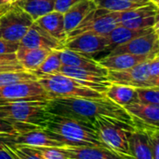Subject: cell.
Returning a JSON list of instances; mask_svg holds the SVG:
<instances>
[{"instance_id":"cell-1","label":"cell","mask_w":159,"mask_h":159,"mask_svg":"<svg viewBox=\"0 0 159 159\" xmlns=\"http://www.w3.org/2000/svg\"><path fill=\"white\" fill-rule=\"evenodd\" d=\"M48 111L51 114L70 117L93 124L100 116L117 119L133 126L132 116L126 110L103 97L100 98L87 97H57L48 101ZM134 127V126H133Z\"/></svg>"},{"instance_id":"cell-2","label":"cell","mask_w":159,"mask_h":159,"mask_svg":"<svg viewBox=\"0 0 159 159\" xmlns=\"http://www.w3.org/2000/svg\"><path fill=\"white\" fill-rule=\"evenodd\" d=\"M45 129L65 146H102L106 147L91 123L51 114Z\"/></svg>"},{"instance_id":"cell-3","label":"cell","mask_w":159,"mask_h":159,"mask_svg":"<svg viewBox=\"0 0 159 159\" xmlns=\"http://www.w3.org/2000/svg\"><path fill=\"white\" fill-rule=\"evenodd\" d=\"M37 78L50 99L57 97L100 98L105 97V95L91 89L86 82L62 73L37 75Z\"/></svg>"},{"instance_id":"cell-4","label":"cell","mask_w":159,"mask_h":159,"mask_svg":"<svg viewBox=\"0 0 159 159\" xmlns=\"http://www.w3.org/2000/svg\"><path fill=\"white\" fill-rule=\"evenodd\" d=\"M93 126L102 142L109 149L119 154L129 155V139L135 127L126 122L100 116L93 122Z\"/></svg>"},{"instance_id":"cell-5","label":"cell","mask_w":159,"mask_h":159,"mask_svg":"<svg viewBox=\"0 0 159 159\" xmlns=\"http://www.w3.org/2000/svg\"><path fill=\"white\" fill-rule=\"evenodd\" d=\"M0 110L7 118L18 123L45 128L51 115L48 101H19L0 104Z\"/></svg>"},{"instance_id":"cell-6","label":"cell","mask_w":159,"mask_h":159,"mask_svg":"<svg viewBox=\"0 0 159 159\" xmlns=\"http://www.w3.org/2000/svg\"><path fill=\"white\" fill-rule=\"evenodd\" d=\"M34 22V19L26 11L17 5L11 4L0 16V37L20 42Z\"/></svg>"},{"instance_id":"cell-7","label":"cell","mask_w":159,"mask_h":159,"mask_svg":"<svg viewBox=\"0 0 159 159\" xmlns=\"http://www.w3.org/2000/svg\"><path fill=\"white\" fill-rule=\"evenodd\" d=\"M50 97L38 81L0 86V104L19 101H48Z\"/></svg>"},{"instance_id":"cell-8","label":"cell","mask_w":159,"mask_h":159,"mask_svg":"<svg viewBox=\"0 0 159 159\" xmlns=\"http://www.w3.org/2000/svg\"><path fill=\"white\" fill-rule=\"evenodd\" d=\"M117 25L116 12L96 7L67 35L66 40L86 32L107 36Z\"/></svg>"},{"instance_id":"cell-9","label":"cell","mask_w":159,"mask_h":159,"mask_svg":"<svg viewBox=\"0 0 159 159\" xmlns=\"http://www.w3.org/2000/svg\"><path fill=\"white\" fill-rule=\"evenodd\" d=\"M118 24L132 29H147L158 23V7L153 3L143 7L116 12Z\"/></svg>"},{"instance_id":"cell-10","label":"cell","mask_w":159,"mask_h":159,"mask_svg":"<svg viewBox=\"0 0 159 159\" xmlns=\"http://www.w3.org/2000/svg\"><path fill=\"white\" fill-rule=\"evenodd\" d=\"M64 48L81 53L89 58L101 52H111L109 40L106 36L86 32L77 35L64 42Z\"/></svg>"},{"instance_id":"cell-11","label":"cell","mask_w":159,"mask_h":159,"mask_svg":"<svg viewBox=\"0 0 159 159\" xmlns=\"http://www.w3.org/2000/svg\"><path fill=\"white\" fill-rule=\"evenodd\" d=\"M159 35L158 30L153 29L147 34L135 37L124 44L116 46L107 55L130 53L134 55H151L158 53Z\"/></svg>"},{"instance_id":"cell-12","label":"cell","mask_w":159,"mask_h":159,"mask_svg":"<svg viewBox=\"0 0 159 159\" xmlns=\"http://www.w3.org/2000/svg\"><path fill=\"white\" fill-rule=\"evenodd\" d=\"M147 61H144L131 68L122 71L108 70L107 79L110 82L124 84L134 88L141 87H155L157 85L149 76Z\"/></svg>"},{"instance_id":"cell-13","label":"cell","mask_w":159,"mask_h":159,"mask_svg":"<svg viewBox=\"0 0 159 159\" xmlns=\"http://www.w3.org/2000/svg\"><path fill=\"white\" fill-rule=\"evenodd\" d=\"M68 159H133L102 146H63L59 147Z\"/></svg>"},{"instance_id":"cell-14","label":"cell","mask_w":159,"mask_h":159,"mask_svg":"<svg viewBox=\"0 0 159 159\" xmlns=\"http://www.w3.org/2000/svg\"><path fill=\"white\" fill-rule=\"evenodd\" d=\"M20 45L25 48L47 49L50 51H61L64 49V45L61 41L50 36L34 22L20 39Z\"/></svg>"},{"instance_id":"cell-15","label":"cell","mask_w":159,"mask_h":159,"mask_svg":"<svg viewBox=\"0 0 159 159\" xmlns=\"http://www.w3.org/2000/svg\"><path fill=\"white\" fill-rule=\"evenodd\" d=\"M60 73H62L68 77L74 78L75 80L81 81L86 82L91 89L105 95L106 90L108 89L110 85V82L108 81L106 76H103L102 74H99L97 72L67 67V66H61Z\"/></svg>"},{"instance_id":"cell-16","label":"cell","mask_w":159,"mask_h":159,"mask_svg":"<svg viewBox=\"0 0 159 159\" xmlns=\"http://www.w3.org/2000/svg\"><path fill=\"white\" fill-rule=\"evenodd\" d=\"M60 57L62 66L86 69L93 72H97L103 76H107L108 70L98 63L97 60L93 58H89L81 53L68 50L66 48L60 51Z\"/></svg>"},{"instance_id":"cell-17","label":"cell","mask_w":159,"mask_h":159,"mask_svg":"<svg viewBox=\"0 0 159 159\" xmlns=\"http://www.w3.org/2000/svg\"><path fill=\"white\" fill-rule=\"evenodd\" d=\"M152 57L153 56L151 55H134L130 53H119L106 55L97 61L100 64V66L106 68L107 70L122 71L131 68Z\"/></svg>"},{"instance_id":"cell-18","label":"cell","mask_w":159,"mask_h":159,"mask_svg":"<svg viewBox=\"0 0 159 159\" xmlns=\"http://www.w3.org/2000/svg\"><path fill=\"white\" fill-rule=\"evenodd\" d=\"M16 144L25 145L29 147H63V143L55 140L45 128L33 129L20 133L16 136Z\"/></svg>"},{"instance_id":"cell-19","label":"cell","mask_w":159,"mask_h":159,"mask_svg":"<svg viewBox=\"0 0 159 159\" xmlns=\"http://www.w3.org/2000/svg\"><path fill=\"white\" fill-rule=\"evenodd\" d=\"M34 22L42 29H44L47 33H48L50 36L61 41L64 45V42L67 38V34L64 29V21L62 13L53 10L36 19Z\"/></svg>"},{"instance_id":"cell-20","label":"cell","mask_w":159,"mask_h":159,"mask_svg":"<svg viewBox=\"0 0 159 159\" xmlns=\"http://www.w3.org/2000/svg\"><path fill=\"white\" fill-rule=\"evenodd\" d=\"M94 8L96 6L92 0H80L64 12L63 21L66 34L68 35L73 31Z\"/></svg>"},{"instance_id":"cell-21","label":"cell","mask_w":159,"mask_h":159,"mask_svg":"<svg viewBox=\"0 0 159 159\" xmlns=\"http://www.w3.org/2000/svg\"><path fill=\"white\" fill-rule=\"evenodd\" d=\"M50 52V50L47 49L25 48L20 45L18 51L16 52V56L25 70L33 72L38 69Z\"/></svg>"},{"instance_id":"cell-22","label":"cell","mask_w":159,"mask_h":159,"mask_svg":"<svg viewBox=\"0 0 159 159\" xmlns=\"http://www.w3.org/2000/svg\"><path fill=\"white\" fill-rule=\"evenodd\" d=\"M123 108L128 113L138 120L154 127H158L159 105L135 102L126 105Z\"/></svg>"},{"instance_id":"cell-23","label":"cell","mask_w":159,"mask_h":159,"mask_svg":"<svg viewBox=\"0 0 159 159\" xmlns=\"http://www.w3.org/2000/svg\"><path fill=\"white\" fill-rule=\"evenodd\" d=\"M105 97L121 107L139 102L136 88L124 84L111 82L105 92Z\"/></svg>"},{"instance_id":"cell-24","label":"cell","mask_w":159,"mask_h":159,"mask_svg":"<svg viewBox=\"0 0 159 159\" xmlns=\"http://www.w3.org/2000/svg\"><path fill=\"white\" fill-rule=\"evenodd\" d=\"M129 155L133 159H153L148 134L135 130L129 139Z\"/></svg>"},{"instance_id":"cell-25","label":"cell","mask_w":159,"mask_h":159,"mask_svg":"<svg viewBox=\"0 0 159 159\" xmlns=\"http://www.w3.org/2000/svg\"><path fill=\"white\" fill-rule=\"evenodd\" d=\"M153 29H154V27L147 28V29H132V28H129V27L123 26L121 24H118L106 37H107L110 46L113 50L116 46L124 44L135 37H138L140 36L147 34L150 31H152Z\"/></svg>"},{"instance_id":"cell-26","label":"cell","mask_w":159,"mask_h":159,"mask_svg":"<svg viewBox=\"0 0 159 159\" xmlns=\"http://www.w3.org/2000/svg\"><path fill=\"white\" fill-rule=\"evenodd\" d=\"M13 4L22 8L35 21L54 10L55 0H16Z\"/></svg>"},{"instance_id":"cell-27","label":"cell","mask_w":159,"mask_h":159,"mask_svg":"<svg viewBox=\"0 0 159 159\" xmlns=\"http://www.w3.org/2000/svg\"><path fill=\"white\" fill-rule=\"evenodd\" d=\"M92 1L95 4L96 7L103 8L113 12L129 10L150 4V3H143V2H132L128 0H92Z\"/></svg>"},{"instance_id":"cell-28","label":"cell","mask_w":159,"mask_h":159,"mask_svg":"<svg viewBox=\"0 0 159 159\" xmlns=\"http://www.w3.org/2000/svg\"><path fill=\"white\" fill-rule=\"evenodd\" d=\"M32 81H38L37 76L32 71L18 70L0 72V86Z\"/></svg>"},{"instance_id":"cell-29","label":"cell","mask_w":159,"mask_h":159,"mask_svg":"<svg viewBox=\"0 0 159 159\" xmlns=\"http://www.w3.org/2000/svg\"><path fill=\"white\" fill-rule=\"evenodd\" d=\"M62 64L60 57V51L54 50L47 56V58L40 65L38 69L33 71L36 76L43 74H56L60 73Z\"/></svg>"},{"instance_id":"cell-30","label":"cell","mask_w":159,"mask_h":159,"mask_svg":"<svg viewBox=\"0 0 159 159\" xmlns=\"http://www.w3.org/2000/svg\"><path fill=\"white\" fill-rule=\"evenodd\" d=\"M39 127L21 124L15 122L13 120H10L7 118L6 114L0 110V133H8L13 135H19L23 132H27L33 129H37Z\"/></svg>"},{"instance_id":"cell-31","label":"cell","mask_w":159,"mask_h":159,"mask_svg":"<svg viewBox=\"0 0 159 159\" xmlns=\"http://www.w3.org/2000/svg\"><path fill=\"white\" fill-rule=\"evenodd\" d=\"M4 149L8 152L14 159H42L29 146L10 143L6 144Z\"/></svg>"},{"instance_id":"cell-32","label":"cell","mask_w":159,"mask_h":159,"mask_svg":"<svg viewBox=\"0 0 159 159\" xmlns=\"http://www.w3.org/2000/svg\"><path fill=\"white\" fill-rule=\"evenodd\" d=\"M138 100L141 103L159 105V86L136 88Z\"/></svg>"},{"instance_id":"cell-33","label":"cell","mask_w":159,"mask_h":159,"mask_svg":"<svg viewBox=\"0 0 159 159\" xmlns=\"http://www.w3.org/2000/svg\"><path fill=\"white\" fill-rule=\"evenodd\" d=\"M25 70L17 59L16 52L0 54V72Z\"/></svg>"},{"instance_id":"cell-34","label":"cell","mask_w":159,"mask_h":159,"mask_svg":"<svg viewBox=\"0 0 159 159\" xmlns=\"http://www.w3.org/2000/svg\"><path fill=\"white\" fill-rule=\"evenodd\" d=\"M42 159H68L60 148L31 147Z\"/></svg>"},{"instance_id":"cell-35","label":"cell","mask_w":159,"mask_h":159,"mask_svg":"<svg viewBox=\"0 0 159 159\" xmlns=\"http://www.w3.org/2000/svg\"><path fill=\"white\" fill-rule=\"evenodd\" d=\"M148 73L152 81L159 86V56L158 53L148 59L147 61Z\"/></svg>"},{"instance_id":"cell-36","label":"cell","mask_w":159,"mask_h":159,"mask_svg":"<svg viewBox=\"0 0 159 159\" xmlns=\"http://www.w3.org/2000/svg\"><path fill=\"white\" fill-rule=\"evenodd\" d=\"M159 130L156 129L154 131L148 132V138L151 145L153 159H159Z\"/></svg>"},{"instance_id":"cell-37","label":"cell","mask_w":159,"mask_h":159,"mask_svg":"<svg viewBox=\"0 0 159 159\" xmlns=\"http://www.w3.org/2000/svg\"><path fill=\"white\" fill-rule=\"evenodd\" d=\"M19 47H20V42L10 41L0 37V54L16 52Z\"/></svg>"},{"instance_id":"cell-38","label":"cell","mask_w":159,"mask_h":159,"mask_svg":"<svg viewBox=\"0 0 159 159\" xmlns=\"http://www.w3.org/2000/svg\"><path fill=\"white\" fill-rule=\"evenodd\" d=\"M80 0H55L54 10L59 11V12L63 14L71 7H73L75 4H76Z\"/></svg>"},{"instance_id":"cell-39","label":"cell","mask_w":159,"mask_h":159,"mask_svg":"<svg viewBox=\"0 0 159 159\" xmlns=\"http://www.w3.org/2000/svg\"><path fill=\"white\" fill-rule=\"evenodd\" d=\"M17 135L8 133H0V150L5 148L6 144L15 143V139Z\"/></svg>"},{"instance_id":"cell-40","label":"cell","mask_w":159,"mask_h":159,"mask_svg":"<svg viewBox=\"0 0 159 159\" xmlns=\"http://www.w3.org/2000/svg\"><path fill=\"white\" fill-rule=\"evenodd\" d=\"M0 159H14L13 157L8 153L7 152L5 149H1L0 150Z\"/></svg>"},{"instance_id":"cell-41","label":"cell","mask_w":159,"mask_h":159,"mask_svg":"<svg viewBox=\"0 0 159 159\" xmlns=\"http://www.w3.org/2000/svg\"><path fill=\"white\" fill-rule=\"evenodd\" d=\"M10 6H11V4H8V5H1V6H0V16H1L2 14H4L5 11H6Z\"/></svg>"},{"instance_id":"cell-42","label":"cell","mask_w":159,"mask_h":159,"mask_svg":"<svg viewBox=\"0 0 159 159\" xmlns=\"http://www.w3.org/2000/svg\"><path fill=\"white\" fill-rule=\"evenodd\" d=\"M16 0H0V6L1 5H8V4H13Z\"/></svg>"},{"instance_id":"cell-43","label":"cell","mask_w":159,"mask_h":159,"mask_svg":"<svg viewBox=\"0 0 159 159\" xmlns=\"http://www.w3.org/2000/svg\"><path fill=\"white\" fill-rule=\"evenodd\" d=\"M128 1H132V2H143V3H151L149 0H128Z\"/></svg>"},{"instance_id":"cell-44","label":"cell","mask_w":159,"mask_h":159,"mask_svg":"<svg viewBox=\"0 0 159 159\" xmlns=\"http://www.w3.org/2000/svg\"><path fill=\"white\" fill-rule=\"evenodd\" d=\"M151 3H153L154 5H156V6H157L158 7V1L159 0H149Z\"/></svg>"}]
</instances>
